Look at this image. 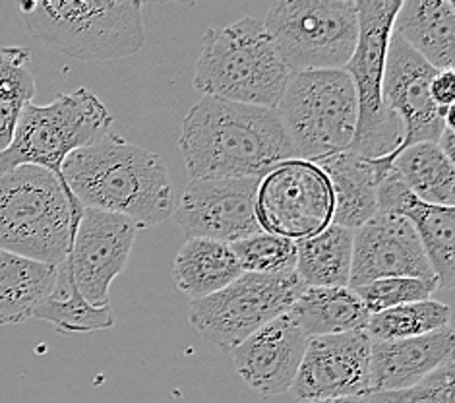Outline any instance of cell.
<instances>
[{"label":"cell","instance_id":"4dcf8cb0","mask_svg":"<svg viewBox=\"0 0 455 403\" xmlns=\"http://www.w3.org/2000/svg\"><path fill=\"white\" fill-rule=\"evenodd\" d=\"M438 289L436 279L420 278H386L376 279L353 289L361 299L368 314H376L387 309L399 307V304L419 302L432 297Z\"/></svg>","mask_w":455,"mask_h":403},{"label":"cell","instance_id":"30bf717a","mask_svg":"<svg viewBox=\"0 0 455 403\" xmlns=\"http://www.w3.org/2000/svg\"><path fill=\"white\" fill-rule=\"evenodd\" d=\"M307 289L297 271L244 274L210 297L190 301L188 318L204 342L229 353L267 322L289 312Z\"/></svg>","mask_w":455,"mask_h":403},{"label":"cell","instance_id":"ac0fdd59","mask_svg":"<svg viewBox=\"0 0 455 403\" xmlns=\"http://www.w3.org/2000/svg\"><path fill=\"white\" fill-rule=\"evenodd\" d=\"M378 212L403 215L413 225L438 287L451 291L455 279V210L422 202L403 184L386 177L378 187Z\"/></svg>","mask_w":455,"mask_h":403},{"label":"cell","instance_id":"d6986e66","mask_svg":"<svg viewBox=\"0 0 455 403\" xmlns=\"http://www.w3.org/2000/svg\"><path fill=\"white\" fill-rule=\"evenodd\" d=\"M394 157L395 154L371 159L347 149L316 161L331 187L333 225L356 231L372 220L378 212V187L387 177Z\"/></svg>","mask_w":455,"mask_h":403},{"label":"cell","instance_id":"603a6c76","mask_svg":"<svg viewBox=\"0 0 455 403\" xmlns=\"http://www.w3.org/2000/svg\"><path fill=\"white\" fill-rule=\"evenodd\" d=\"M289 314L310 340L364 330L371 316L349 287H307L292 302Z\"/></svg>","mask_w":455,"mask_h":403},{"label":"cell","instance_id":"f546056e","mask_svg":"<svg viewBox=\"0 0 455 403\" xmlns=\"http://www.w3.org/2000/svg\"><path fill=\"white\" fill-rule=\"evenodd\" d=\"M243 271L248 274H287L297 266V243L259 231L229 245Z\"/></svg>","mask_w":455,"mask_h":403},{"label":"cell","instance_id":"277c9868","mask_svg":"<svg viewBox=\"0 0 455 403\" xmlns=\"http://www.w3.org/2000/svg\"><path fill=\"white\" fill-rule=\"evenodd\" d=\"M18 10L31 37L78 60L134 57L146 43L138 0H29Z\"/></svg>","mask_w":455,"mask_h":403},{"label":"cell","instance_id":"44dd1931","mask_svg":"<svg viewBox=\"0 0 455 403\" xmlns=\"http://www.w3.org/2000/svg\"><path fill=\"white\" fill-rule=\"evenodd\" d=\"M392 34L403 39L435 70H453L455 4L451 0L401 3Z\"/></svg>","mask_w":455,"mask_h":403},{"label":"cell","instance_id":"83f0119b","mask_svg":"<svg viewBox=\"0 0 455 403\" xmlns=\"http://www.w3.org/2000/svg\"><path fill=\"white\" fill-rule=\"evenodd\" d=\"M36 93L29 49L0 47V154L12 141L20 115Z\"/></svg>","mask_w":455,"mask_h":403},{"label":"cell","instance_id":"d6a6232c","mask_svg":"<svg viewBox=\"0 0 455 403\" xmlns=\"http://www.w3.org/2000/svg\"><path fill=\"white\" fill-rule=\"evenodd\" d=\"M432 101L442 111H451L455 103V76L453 70L438 72L430 84Z\"/></svg>","mask_w":455,"mask_h":403},{"label":"cell","instance_id":"1f68e13d","mask_svg":"<svg viewBox=\"0 0 455 403\" xmlns=\"http://www.w3.org/2000/svg\"><path fill=\"white\" fill-rule=\"evenodd\" d=\"M366 399L368 403H455L453 357L415 386L394 391H374L366 396Z\"/></svg>","mask_w":455,"mask_h":403},{"label":"cell","instance_id":"ffe728a7","mask_svg":"<svg viewBox=\"0 0 455 403\" xmlns=\"http://www.w3.org/2000/svg\"><path fill=\"white\" fill-rule=\"evenodd\" d=\"M453 342L451 326L409 340L372 342L371 394L419 384L453 357Z\"/></svg>","mask_w":455,"mask_h":403},{"label":"cell","instance_id":"cb8c5ba5","mask_svg":"<svg viewBox=\"0 0 455 403\" xmlns=\"http://www.w3.org/2000/svg\"><path fill=\"white\" fill-rule=\"evenodd\" d=\"M59 266L36 262L0 248V326L34 318L57 283Z\"/></svg>","mask_w":455,"mask_h":403},{"label":"cell","instance_id":"5b68a950","mask_svg":"<svg viewBox=\"0 0 455 403\" xmlns=\"http://www.w3.org/2000/svg\"><path fill=\"white\" fill-rule=\"evenodd\" d=\"M287 80L289 70L262 20L246 16L204 34L194 74V88L204 97L277 107Z\"/></svg>","mask_w":455,"mask_h":403},{"label":"cell","instance_id":"4fadbf2b","mask_svg":"<svg viewBox=\"0 0 455 403\" xmlns=\"http://www.w3.org/2000/svg\"><path fill=\"white\" fill-rule=\"evenodd\" d=\"M140 227L128 217L84 208L67 262L82 297L95 307L111 304V283L121 276Z\"/></svg>","mask_w":455,"mask_h":403},{"label":"cell","instance_id":"ba28073f","mask_svg":"<svg viewBox=\"0 0 455 403\" xmlns=\"http://www.w3.org/2000/svg\"><path fill=\"white\" fill-rule=\"evenodd\" d=\"M264 26L289 74L343 70L359 39L356 0H279Z\"/></svg>","mask_w":455,"mask_h":403},{"label":"cell","instance_id":"d4e9b609","mask_svg":"<svg viewBox=\"0 0 455 403\" xmlns=\"http://www.w3.org/2000/svg\"><path fill=\"white\" fill-rule=\"evenodd\" d=\"M387 177L403 184L422 202L453 208L455 167L436 144L422 141L397 151Z\"/></svg>","mask_w":455,"mask_h":403},{"label":"cell","instance_id":"8992f818","mask_svg":"<svg viewBox=\"0 0 455 403\" xmlns=\"http://www.w3.org/2000/svg\"><path fill=\"white\" fill-rule=\"evenodd\" d=\"M113 121L109 109L88 88L60 93L49 105L28 103L12 141L0 154V173L36 165L62 181L64 159L109 134Z\"/></svg>","mask_w":455,"mask_h":403},{"label":"cell","instance_id":"4316f807","mask_svg":"<svg viewBox=\"0 0 455 403\" xmlns=\"http://www.w3.org/2000/svg\"><path fill=\"white\" fill-rule=\"evenodd\" d=\"M34 318L51 322L60 332H95L109 330L116 318L111 304L95 307L82 297L72 279V271L67 260L59 266L57 283L51 295L43 299L34 312Z\"/></svg>","mask_w":455,"mask_h":403},{"label":"cell","instance_id":"8fae6325","mask_svg":"<svg viewBox=\"0 0 455 403\" xmlns=\"http://www.w3.org/2000/svg\"><path fill=\"white\" fill-rule=\"evenodd\" d=\"M330 181L316 163L287 159L259 179L256 217L262 231L305 241L331 225Z\"/></svg>","mask_w":455,"mask_h":403},{"label":"cell","instance_id":"9c48e42d","mask_svg":"<svg viewBox=\"0 0 455 403\" xmlns=\"http://www.w3.org/2000/svg\"><path fill=\"white\" fill-rule=\"evenodd\" d=\"M399 0H356L359 39L345 72L355 85L359 121L349 151L363 157H384L401 146L403 128L384 103L386 54L392 39Z\"/></svg>","mask_w":455,"mask_h":403},{"label":"cell","instance_id":"5bb4252c","mask_svg":"<svg viewBox=\"0 0 455 403\" xmlns=\"http://www.w3.org/2000/svg\"><path fill=\"white\" fill-rule=\"evenodd\" d=\"M438 70L411 49L399 36L392 34L386 54L384 103L397 117L403 128V138L397 151L409 146L436 144L446 125L451 123V111H442L430 97V84ZM395 151V154H397Z\"/></svg>","mask_w":455,"mask_h":403},{"label":"cell","instance_id":"e0dca14e","mask_svg":"<svg viewBox=\"0 0 455 403\" xmlns=\"http://www.w3.org/2000/svg\"><path fill=\"white\" fill-rule=\"evenodd\" d=\"M310 337L289 312L267 322L229 351L236 375L259 396H279L291 390Z\"/></svg>","mask_w":455,"mask_h":403},{"label":"cell","instance_id":"836d02e7","mask_svg":"<svg viewBox=\"0 0 455 403\" xmlns=\"http://www.w3.org/2000/svg\"><path fill=\"white\" fill-rule=\"evenodd\" d=\"M453 144H455V134H453V125H446V128H443V133L440 134L436 146L442 149V154L446 156L450 161H453V156H455V149H453Z\"/></svg>","mask_w":455,"mask_h":403},{"label":"cell","instance_id":"3957f363","mask_svg":"<svg viewBox=\"0 0 455 403\" xmlns=\"http://www.w3.org/2000/svg\"><path fill=\"white\" fill-rule=\"evenodd\" d=\"M82 204L59 177L21 165L0 173V248L41 264L67 260Z\"/></svg>","mask_w":455,"mask_h":403},{"label":"cell","instance_id":"f1b7e54d","mask_svg":"<svg viewBox=\"0 0 455 403\" xmlns=\"http://www.w3.org/2000/svg\"><path fill=\"white\" fill-rule=\"evenodd\" d=\"M451 326V309L440 301H419L399 304L368 316L364 332L371 342L409 340Z\"/></svg>","mask_w":455,"mask_h":403},{"label":"cell","instance_id":"9a60e30c","mask_svg":"<svg viewBox=\"0 0 455 403\" xmlns=\"http://www.w3.org/2000/svg\"><path fill=\"white\" fill-rule=\"evenodd\" d=\"M371 337L364 330L312 337L291 394L299 401L371 396Z\"/></svg>","mask_w":455,"mask_h":403},{"label":"cell","instance_id":"7402d4cb","mask_svg":"<svg viewBox=\"0 0 455 403\" xmlns=\"http://www.w3.org/2000/svg\"><path fill=\"white\" fill-rule=\"evenodd\" d=\"M243 274L231 246L210 238H188L172 264V281L190 301L213 295Z\"/></svg>","mask_w":455,"mask_h":403},{"label":"cell","instance_id":"7c38bea8","mask_svg":"<svg viewBox=\"0 0 455 403\" xmlns=\"http://www.w3.org/2000/svg\"><path fill=\"white\" fill-rule=\"evenodd\" d=\"M258 187L259 179H190L172 215L188 238L233 245L262 231Z\"/></svg>","mask_w":455,"mask_h":403},{"label":"cell","instance_id":"7a4b0ae2","mask_svg":"<svg viewBox=\"0 0 455 403\" xmlns=\"http://www.w3.org/2000/svg\"><path fill=\"white\" fill-rule=\"evenodd\" d=\"M62 181L82 208L128 217L140 229L164 223L175 212L164 157L118 134L74 151L62 163Z\"/></svg>","mask_w":455,"mask_h":403},{"label":"cell","instance_id":"2e32d148","mask_svg":"<svg viewBox=\"0 0 455 403\" xmlns=\"http://www.w3.org/2000/svg\"><path fill=\"white\" fill-rule=\"evenodd\" d=\"M386 278L436 279L413 225L403 215L376 212L353 235L349 289Z\"/></svg>","mask_w":455,"mask_h":403},{"label":"cell","instance_id":"52a82bcc","mask_svg":"<svg viewBox=\"0 0 455 403\" xmlns=\"http://www.w3.org/2000/svg\"><path fill=\"white\" fill-rule=\"evenodd\" d=\"M277 113L297 157L312 163L349 149L359 121L355 85L345 70L289 74Z\"/></svg>","mask_w":455,"mask_h":403},{"label":"cell","instance_id":"e575fe53","mask_svg":"<svg viewBox=\"0 0 455 403\" xmlns=\"http://www.w3.org/2000/svg\"><path fill=\"white\" fill-rule=\"evenodd\" d=\"M308 403H368L366 398H333V399H318Z\"/></svg>","mask_w":455,"mask_h":403},{"label":"cell","instance_id":"6da1fadb","mask_svg":"<svg viewBox=\"0 0 455 403\" xmlns=\"http://www.w3.org/2000/svg\"><path fill=\"white\" fill-rule=\"evenodd\" d=\"M190 179H262L295 148L277 107L202 97L182 121L179 140Z\"/></svg>","mask_w":455,"mask_h":403},{"label":"cell","instance_id":"484cf974","mask_svg":"<svg viewBox=\"0 0 455 403\" xmlns=\"http://www.w3.org/2000/svg\"><path fill=\"white\" fill-rule=\"evenodd\" d=\"M351 229L328 225L322 233L297 243L295 271L307 287H349L353 260Z\"/></svg>","mask_w":455,"mask_h":403}]
</instances>
